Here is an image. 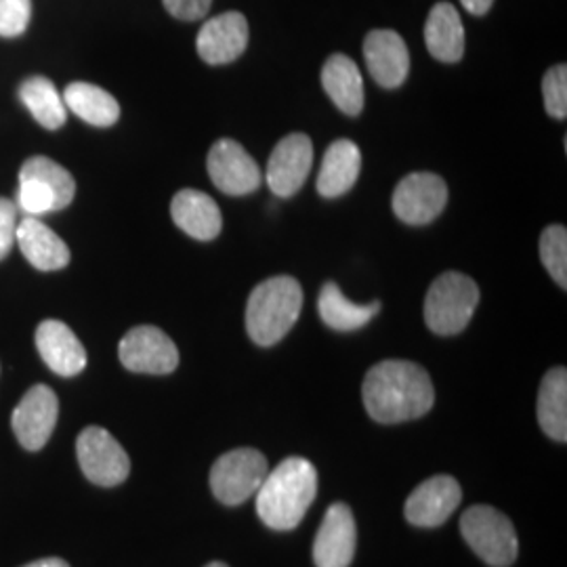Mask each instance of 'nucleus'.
<instances>
[{
	"mask_svg": "<svg viewBox=\"0 0 567 567\" xmlns=\"http://www.w3.org/2000/svg\"><path fill=\"white\" fill-rule=\"evenodd\" d=\"M381 309V303L358 305L349 301L339 288V284L328 282L322 286L318 311L326 326L339 332H351L358 328H364Z\"/></svg>",
	"mask_w": 567,
	"mask_h": 567,
	"instance_id": "26",
	"label": "nucleus"
},
{
	"mask_svg": "<svg viewBox=\"0 0 567 567\" xmlns=\"http://www.w3.org/2000/svg\"><path fill=\"white\" fill-rule=\"evenodd\" d=\"M447 185L433 173H412L398 183L393 210L400 221L426 225L435 221L446 208Z\"/></svg>",
	"mask_w": 567,
	"mask_h": 567,
	"instance_id": "11",
	"label": "nucleus"
},
{
	"mask_svg": "<svg viewBox=\"0 0 567 567\" xmlns=\"http://www.w3.org/2000/svg\"><path fill=\"white\" fill-rule=\"evenodd\" d=\"M63 103L81 121L93 126L105 128L121 118L118 102L105 89L91 82H72L63 93Z\"/></svg>",
	"mask_w": 567,
	"mask_h": 567,
	"instance_id": "24",
	"label": "nucleus"
},
{
	"mask_svg": "<svg viewBox=\"0 0 567 567\" xmlns=\"http://www.w3.org/2000/svg\"><path fill=\"white\" fill-rule=\"evenodd\" d=\"M76 194V182L68 168L47 158H28L20 171L18 208L28 217H41L68 208Z\"/></svg>",
	"mask_w": 567,
	"mask_h": 567,
	"instance_id": "4",
	"label": "nucleus"
},
{
	"mask_svg": "<svg viewBox=\"0 0 567 567\" xmlns=\"http://www.w3.org/2000/svg\"><path fill=\"white\" fill-rule=\"evenodd\" d=\"M303 309V288L290 276L267 278L259 284L246 305L248 337L261 347L280 343L297 324Z\"/></svg>",
	"mask_w": 567,
	"mask_h": 567,
	"instance_id": "3",
	"label": "nucleus"
},
{
	"mask_svg": "<svg viewBox=\"0 0 567 567\" xmlns=\"http://www.w3.org/2000/svg\"><path fill=\"white\" fill-rule=\"evenodd\" d=\"M76 456L82 473L97 486H121L131 473L124 447L102 426H86L76 440Z\"/></svg>",
	"mask_w": 567,
	"mask_h": 567,
	"instance_id": "8",
	"label": "nucleus"
},
{
	"mask_svg": "<svg viewBox=\"0 0 567 567\" xmlns=\"http://www.w3.org/2000/svg\"><path fill=\"white\" fill-rule=\"evenodd\" d=\"M463 501V492L454 477L435 475L416 487L405 501V519L416 527L446 524Z\"/></svg>",
	"mask_w": 567,
	"mask_h": 567,
	"instance_id": "14",
	"label": "nucleus"
},
{
	"mask_svg": "<svg viewBox=\"0 0 567 567\" xmlns=\"http://www.w3.org/2000/svg\"><path fill=\"white\" fill-rule=\"evenodd\" d=\"M538 425L555 442H567V370L553 368L538 391Z\"/></svg>",
	"mask_w": 567,
	"mask_h": 567,
	"instance_id": "25",
	"label": "nucleus"
},
{
	"mask_svg": "<svg viewBox=\"0 0 567 567\" xmlns=\"http://www.w3.org/2000/svg\"><path fill=\"white\" fill-rule=\"evenodd\" d=\"M248 44V21L238 11H227L213 20L206 21L200 32L196 49L200 60L210 65H224L238 60Z\"/></svg>",
	"mask_w": 567,
	"mask_h": 567,
	"instance_id": "16",
	"label": "nucleus"
},
{
	"mask_svg": "<svg viewBox=\"0 0 567 567\" xmlns=\"http://www.w3.org/2000/svg\"><path fill=\"white\" fill-rule=\"evenodd\" d=\"M171 217L189 238L210 243L221 234L224 219L217 203L198 189H182L171 203Z\"/></svg>",
	"mask_w": 567,
	"mask_h": 567,
	"instance_id": "19",
	"label": "nucleus"
},
{
	"mask_svg": "<svg viewBox=\"0 0 567 567\" xmlns=\"http://www.w3.org/2000/svg\"><path fill=\"white\" fill-rule=\"evenodd\" d=\"M60 414V402L51 386L34 385L13 410L11 425L21 446L39 452L51 440Z\"/></svg>",
	"mask_w": 567,
	"mask_h": 567,
	"instance_id": "12",
	"label": "nucleus"
},
{
	"mask_svg": "<svg viewBox=\"0 0 567 567\" xmlns=\"http://www.w3.org/2000/svg\"><path fill=\"white\" fill-rule=\"evenodd\" d=\"M362 152L349 140L330 143L318 175V192L324 198H339L347 194L360 177Z\"/></svg>",
	"mask_w": 567,
	"mask_h": 567,
	"instance_id": "22",
	"label": "nucleus"
},
{
	"mask_svg": "<svg viewBox=\"0 0 567 567\" xmlns=\"http://www.w3.org/2000/svg\"><path fill=\"white\" fill-rule=\"evenodd\" d=\"M122 365L140 374H171L179 365L173 339L156 326L131 328L118 344Z\"/></svg>",
	"mask_w": 567,
	"mask_h": 567,
	"instance_id": "9",
	"label": "nucleus"
},
{
	"mask_svg": "<svg viewBox=\"0 0 567 567\" xmlns=\"http://www.w3.org/2000/svg\"><path fill=\"white\" fill-rule=\"evenodd\" d=\"M466 545L473 548L487 566L508 567L517 559V534L507 515L498 508L475 505L466 508L461 519Z\"/></svg>",
	"mask_w": 567,
	"mask_h": 567,
	"instance_id": "6",
	"label": "nucleus"
},
{
	"mask_svg": "<svg viewBox=\"0 0 567 567\" xmlns=\"http://www.w3.org/2000/svg\"><path fill=\"white\" fill-rule=\"evenodd\" d=\"M42 362L60 377H76L86 368V351L72 328L60 320H44L37 328Z\"/></svg>",
	"mask_w": 567,
	"mask_h": 567,
	"instance_id": "18",
	"label": "nucleus"
},
{
	"mask_svg": "<svg viewBox=\"0 0 567 567\" xmlns=\"http://www.w3.org/2000/svg\"><path fill=\"white\" fill-rule=\"evenodd\" d=\"M318 494V471L309 461L292 456L269 468L257 489V513L276 532L295 529Z\"/></svg>",
	"mask_w": 567,
	"mask_h": 567,
	"instance_id": "2",
	"label": "nucleus"
},
{
	"mask_svg": "<svg viewBox=\"0 0 567 567\" xmlns=\"http://www.w3.org/2000/svg\"><path fill=\"white\" fill-rule=\"evenodd\" d=\"M429 53L437 61L456 63L465 55V28L458 9L450 2H437L425 23Z\"/></svg>",
	"mask_w": 567,
	"mask_h": 567,
	"instance_id": "21",
	"label": "nucleus"
},
{
	"mask_svg": "<svg viewBox=\"0 0 567 567\" xmlns=\"http://www.w3.org/2000/svg\"><path fill=\"white\" fill-rule=\"evenodd\" d=\"M164 9L182 21H198L206 18L213 0H163Z\"/></svg>",
	"mask_w": 567,
	"mask_h": 567,
	"instance_id": "32",
	"label": "nucleus"
},
{
	"mask_svg": "<svg viewBox=\"0 0 567 567\" xmlns=\"http://www.w3.org/2000/svg\"><path fill=\"white\" fill-rule=\"evenodd\" d=\"M540 259L550 278L567 288V229L564 225H548L540 236Z\"/></svg>",
	"mask_w": 567,
	"mask_h": 567,
	"instance_id": "28",
	"label": "nucleus"
},
{
	"mask_svg": "<svg viewBox=\"0 0 567 567\" xmlns=\"http://www.w3.org/2000/svg\"><path fill=\"white\" fill-rule=\"evenodd\" d=\"M23 567H70V564H65L63 559H58V557H49V559H41V561H34V564H28Z\"/></svg>",
	"mask_w": 567,
	"mask_h": 567,
	"instance_id": "34",
	"label": "nucleus"
},
{
	"mask_svg": "<svg viewBox=\"0 0 567 567\" xmlns=\"http://www.w3.org/2000/svg\"><path fill=\"white\" fill-rule=\"evenodd\" d=\"M208 175L227 196H246L264 182L257 161L234 140H219L208 152Z\"/></svg>",
	"mask_w": 567,
	"mask_h": 567,
	"instance_id": "10",
	"label": "nucleus"
},
{
	"mask_svg": "<svg viewBox=\"0 0 567 567\" xmlns=\"http://www.w3.org/2000/svg\"><path fill=\"white\" fill-rule=\"evenodd\" d=\"M364 405L377 423L395 425L425 416L435 402V389L425 372L414 362L385 360L365 374Z\"/></svg>",
	"mask_w": 567,
	"mask_h": 567,
	"instance_id": "1",
	"label": "nucleus"
},
{
	"mask_svg": "<svg viewBox=\"0 0 567 567\" xmlns=\"http://www.w3.org/2000/svg\"><path fill=\"white\" fill-rule=\"evenodd\" d=\"M16 243L20 244L28 264L41 271H58L68 267L72 259L68 244L49 225L42 224L39 217H25L18 224Z\"/></svg>",
	"mask_w": 567,
	"mask_h": 567,
	"instance_id": "20",
	"label": "nucleus"
},
{
	"mask_svg": "<svg viewBox=\"0 0 567 567\" xmlns=\"http://www.w3.org/2000/svg\"><path fill=\"white\" fill-rule=\"evenodd\" d=\"M322 86L334 105L347 114L358 116L364 107V81L355 61L347 55H332L322 68Z\"/></svg>",
	"mask_w": 567,
	"mask_h": 567,
	"instance_id": "23",
	"label": "nucleus"
},
{
	"mask_svg": "<svg viewBox=\"0 0 567 567\" xmlns=\"http://www.w3.org/2000/svg\"><path fill=\"white\" fill-rule=\"evenodd\" d=\"M480 303V288L465 274L447 271L431 284L425 299V322L435 334L463 332Z\"/></svg>",
	"mask_w": 567,
	"mask_h": 567,
	"instance_id": "5",
	"label": "nucleus"
},
{
	"mask_svg": "<svg viewBox=\"0 0 567 567\" xmlns=\"http://www.w3.org/2000/svg\"><path fill=\"white\" fill-rule=\"evenodd\" d=\"M204 567H227L225 564H221V561H213V564H208V566Z\"/></svg>",
	"mask_w": 567,
	"mask_h": 567,
	"instance_id": "35",
	"label": "nucleus"
},
{
	"mask_svg": "<svg viewBox=\"0 0 567 567\" xmlns=\"http://www.w3.org/2000/svg\"><path fill=\"white\" fill-rule=\"evenodd\" d=\"M20 100L28 112L49 131H58L68 118V107L58 86L44 76H30L21 82Z\"/></svg>",
	"mask_w": 567,
	"mask_h": 567,
	"instance_id": "27",
	"label": "nucleus"
},
{
	"mask_svg": "<svg viewBox=\"0 0 567 567\" xmlns=\"http://www.w3.org/2000/svg\"><path fill=\"white\" fill-rule=\"evenodd\" d=\"M358 529L351 508L334 503L326 511L324 522L313 543V561L318 567H349L355 555Z\"/></svg>",
	"mask_w": 567,
	"mask_h": 567,
	"instance_id": "15",
	"label": "nucleus"
},
{
	"mask_svg": "<svg viewBox=\"0 0 567 567\" xmlns=\"http://www.w3.org/2000/svg\"><path fill=\"white\" fill-rule=\"evenodd\" d=\"M269 473V463L259 450L238 447L224 454L210 468V489L227 507L243 505L257 494Z\"/></svg>",
	"mask_w": 567,
	"mask_h": 567,
	"instance_id": "7",
	"label": "nucleus"
},
{
	"mask_svg": "<svg viewBox=\"0 0 567 567\" xmlns=\"http://www.w3.org/2000/svg\"><path fill=\"white\" fill-rule=\"evenodd\" d=\"M311 164H313L311 140L303 133L286 135L282 142L274 147L267 163L265 179L269 189L280 198L295 196L307 182Z\"/></svg>",
	"mask_w": 567,
	"mask_h": 567,
	"instance_id": "13",
	"label": "nucleus"
},
{
	"mask_svg": "<svg viewBox=\"0 0 567 567\" xmlns=\"http://www.w3.org/2000/svg\"><path fill=\"white\" fill-rule=\"evenodd\" d=\"M32 18V0H0V37L18 39Z\"/></svg>",
	"mask_w": 567,
	"mask_h": 567,
	"instance_id": "30",
	"label": "nucleus"
},
{
	"mask_svg": "<svg viewBox=\"0 0 567 567\" xmlns=\"http://www.w3.org/2000/svg\"><path fill=\"white\" fill-rule=\"evenodd\" d=\"M492 2L494 0H461V4L465 7L471 16H486Z\"/></svg>",
	"mask_w": 567,
	"mask_h": 567,
	"instance_id": "33",
	"label": "nucleus"
},
{
	"mask_svg": "<svg viewBox=\"0 0 567 567\" xmlns=\"http://www.w3.org/2000/svg\"><path fill=\"white\" fill-rule=\"evenodd\" d=\"M365 68L383 89H398L410 72L404 39L393 30H372L364 41Z\"/></svg>",
	"mask_w": 567,
	"mask_h": 567,
	"instance_id": "17",
	"label": "nucleus"
},
{
	"mask_svg": "<svg viewBox=\"0 0 567 567\" xmlns=\"http://www.w3.org/2000/svg\"><path fill=\"white\" fill-rule=\"evenodd\" d=\"M543 95H545V105L547 112L557 118L564 121L567 116V65L559 63L550 68L543 81Z\"/></svg>",
	"mask_w": 567,
	"mask_h": 567,
	"instance_id": "29",
	"label": "nucleus"
},
{
	"mask_svg": "<svg viewBox=\"0 0 567 567\" xmlns=\"http://www.w3.org/2000/svg\"><path fill=\"white\" fill-rule=\"evenodd\" d=\"M18 234V204L0 198V261L11 252Z\"/></svg>",
	"mask_w": 567,
	"mask_h": 567,
	"instance_id": "31",
	"label": "nucleus"
}]
</instances>
